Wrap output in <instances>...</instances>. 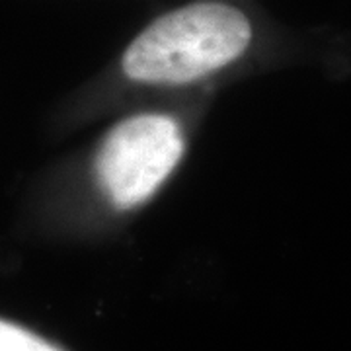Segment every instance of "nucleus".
Returning a JSON list of instances; mask_svg holds the SVG:
<instances>
[{
    "label": "nucleus",
    "mask_w": 351,
    "mask_h": 351,
    "mask_svg": "<svg viewBox=\"0 0 351 351\" xmlns=\"http://www.w3.org/2000/svg\"><path fill=\"white\" fill-rule=\"evenodd\" d=\"M252 41L246 14L223 2H195L154 20L123 55L131 80L186 84L237 61Z\"/></svg>",
    "instance_id": "nucleus-1"
},
{
    "label": "nucleus",
    "mask_w": 351,
    "mask_h": 351,
    "mask_svg": "<svg viewBox=\"0 0 351 351\" xmlns=\"http://www.w3.org/2000/svg\"><path fill=\"white\" fill-rule=\"evenodd\" d=\"M182 152L184 138L174 119L135 115L104 141L96 162L100 184L117 207H135L162 186Z\"/></svg>",
    "instance_id": "nucleus-2"
},
{
    "label": "nucleus",
    "mask_w": 351,
    "mask_h": 351,
    "mask_svg": "<svg viewBox=\"0 0 351 351\" xmlns=\"http://www.w3.org/2000/svg\"><path fill=\"white\" fill-rule=\"evenodd\" d=\"M0 351H59L38 336L0 320Z\"/></svg>",
    "instance_id": "nucleus-3"
}]
</instances>
